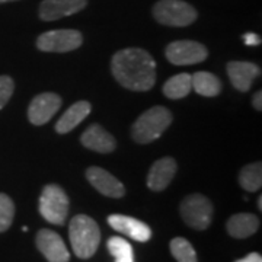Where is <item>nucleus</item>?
Segmentation results:
<instances>
[{
  "label": "nucleus",
  "instance_id": "3",
  "mask_svg": "<svg viewBox=\"0 0 262 262\" xmlns=\"http://www.w3.org/2000/svg\"><path fill=\"white\" fill-rule=\"evenodd\" d=\"M172 124V113L165 106H151L131 125V137L136 143L149 144L158 140Z\"/></svg>",
  "mask_w": 262,
  "mask_h": 262
},
{
  "label": "nucleus",
  "instance_id": "30",
  "mask_svg": "<svg viewBox=\"0 0 262 262\" xmlns=\"http://www.w3.org/2000/svg\"><path fill=\"white\" fill-rule=\"evenodd\" d=\"M8 2H16V0H0V3H8Z\"/></svg>",
  "mask_w": 262,
  "mask_h": 262
},
{
  "label": "nucleus",
  "instance_id": "7",
  "mask_svg": "<svg viewBox=\"0 0 262 262\" xmlns=\"http://www.w3.org/2000/svg\"><path fill=\"white\" fill-rule=\"evenodd\" d=\"M35 44L44 53H69L83 44V35L77 29H54L41 34Z\"/></svg>",
  "mask_w": 262,
  "mask_h": 262
},
{
  "label": "nucleus",
  "instance_id": "16",
  "mask_svg": "<svg viewBox=\"0 0 262 262\" xmlns=\"http://www.w3.org/2000/svg\"><path fill=\"white\" fill-rule=\"evenodd\" d=\"M80 143L86 149L94 150L98 153H113L117 147V141L114 139L113 134L103 128L99 124H92L89 125L83 134L80 136Z\"/></svg>",
  "mask_w": 262,
  "mask_h": 262
},
{
  "label": "nucleus",
  "instance_id": "4",
  "mask_svg": "<svg viewBox=\"0 0 262 262\" xmlns=\"http://www.w3.org/2000/svg\"><path fill=\"white\" fill-rule=\"evenodd\" d=\"M151 12L153 18L166 27H188L198 18L195 8L184 0H159Z\"/></svg>",
  "mask_w": 262,
  "mask_h": 262
},
{
  "label": "nucleus",
  "instance_id": "20",
  "mask_svg": "<svg viewBox=\"0 0 262 262\" xmlns=\"http://www.w3.org/2000/svg\"><path fill=\"white\" fill-rule=\"evenodd\" d=\"M192 91V82L189 73H179L172 76L166 83L163 84L162 92L169 99H182Z\"/></svg>",
  "mask_w": 262,
  "mask_h": 262
},
{
  "label": "nucleus",
  "instance_id": "11",
  "mask_svg": "<svg viewBox=\"0 0 262 262\" xmlns=\"http://www.w3.org/2000/svg\"><path fill=\"white\" fill-rule=\"evenodd\" d=\"M88 6V0H42L38 9L41 20L51 22L72 16Z\"/></svg>",
  "mask_w": 262,
  "mask_h": 262
},
{
  "label": "nucleus",
  "instance_id": "25",
  "mask_svg": "<svg viewBox=\"0 0 262 262\" xmlns=\"http://www.w3.org/2000/svg\"><path fill=\"white\" fill-rule=\"evenodd\" d=\"M15 91V82L10 76H0V110L5 108V105L9 102V99Z\"/></svg>",
  "mask_w": 262,
  "mask_h": 262
},
{
  "label": "nucleus",
  "instance_id": "27",
  "mask_svg": "<svg viewBox=\"0 0 262 262\" xmlns=\"http://www.w3.org/2000/svg\"><path fill=\"white\" fill-rule=\"evenodd\" d=\"M234 262H262V256L259 255V253L252 252V253H249V255H246V256L242 258V259H237V261H234Z\"/></svg>",
  "mask_w": 262,
  "mask_h": 262
},
{
  "label": "nucleus",
  "instance_id": "12",
  "mask_svg": "<svg viewBox=\"0 0 262 262\" xmlns=\"http://www.w3.org/2000/svg\"><path fill=\"white\" fill-rule=\"evenodd\" d=\"M86 178L91 182V185L98 189L102 195L111 198H121L125 195V187L122 185L121 181H118L113 173L99 166L88 168Z\"/></svg>",
  "mask_w": 262,
  "mask_h": 262
},
{
  "label": "nucleus",
  "instance_id": "29",
  "mask_svg": "<svg viewBox=\"0 0 262 262\" xmlns=\"http://www.w3.org/2000/svg\"><path fill=\"white\" fill-rule=\"evenodd\" d=\"M258 208H259V210H262V196H259V198H258Z\"/></svg>",
  "mask_w": 262,
  "mask_h": 262
},
{
  "label": "nucleus",
  "instance_id": "9",
  "mask_svg": "<svg viewBox=\"0 0 262 262\" xmlns=\"http://www.w3.org/2000/svg\"><path fill=\"white\" fill-rule=\"evenodd\" d=\"M61 98L53 92L37 95L28 106V120L34 125L47 124L61 106Z\"/></svg>",
  "mask_w": 262,
  "mask_h": 262
},
{
  "label": "nucleus",
  "instance_id": "19",
  "mask_svg": "<svg viewBox=\"0 0 262 262\" xmlns=\"http://www.w3.org/2000/svg\"><path fill=\"white\" fill-rule=\"evenodd\" d=\"M192 89L196 94L207 98H214L222 92V82L213 73L208 72H196L191 75Z\"/></svg>",
  "mask_w": 262,
  "mask_h": 262
},
{
  "label": "nucleus",
  "instance_id": "22",
  "mask_svg": "<svg viewBox=\"0 0 262 262\" xmlns=\"http://www.w3.org/2000/svg\"><path fill=\"white\" fill-rule=\"evenodd\" d=\"M108 251L114 256L115 262H134L133 246L128 241L122 239L120 236H113L108 241Z\"/></svg>",
  "mask_w": 262,
  "mask_h": 262
},
{
  "label": "nucleus",
  "instance_id": "8",
  "mask_svg": "<svg viewBox=\"0 0 262 262\" xmlns=\"http://www.w3.org/2000/svg\"><path fill=\"white\" fill-rule=\"evenodd\" d=\"M165 56L172 64L192 66L203 63L208 57V50L201 42L181 39L169 44L165 50Z\"/></svg>",
  "mask_w": 262,
  "mask_h": 262
},
{
  "label": "nucleus",
  "instance_id": "10",
  "mask_svg": "<svg viewBox=\"0 0 262 262\" xmlns=\"http://www.w3.org/2000/svg\"><path fill=\"white\" fill-rule=\"evenodd\" d=\"M35 244L39 252L48 262H69L70 253L61 236L50 229H41L37 233Z\"/></svg>",
  "mask_w": 262,
  "mask_h": 262
},
{
  "label": "nucleus",
  "instance_id": "26",
  "mask_svg": "<svg viewBox=\"0 0 262 262\" xmlns=\"http://www.w3.org/2000/svg\"><path fill=\"white\" fill-rule=\"evenodd\" d=\"M242 38H244L245 44L249 46V47H255V46H259L261 44V37L256 35V34H253V32H248Z\"/></svg>",
  "mask_w": 262,
  "mask_h": 262
},
{
  "label": "nucleus",
  "instance_id": "13",
  "mask_svg": "<svg viewBox=\"0 0 262 262\" xmlns=\"http://www.w3.org/2000/svg\"><path fill=\"white\" fill-rule=\"evenodd\" d=\"M226 70L234 89L239 92H248L253 80L261 76V67L252 61H229Z\"/></svg>",
  "mask_w": 262,
  "mask_h": 262
},
{
  "label": "nucleus",
  "instance_id": "2",
  "mask_svg": "<svg viewBox=\"0 0 262 262\" xmlns=\"http://www.w3.org/2000/svg\"><path fill=\"white\" fill-rule=\"evenodd\" d=\"M69 237L76 256L80 259H89L99 248L101 230L94 219L86 214H77L70 222Z\"/></svg>",
  "mask_w": 262,
  "mask_h": 262
},
{
  "label": "nucleus",
  "instance_id": "15",
  "mask_svg": "<svg viewBox=\"0 0 262 262\" xmlns=\"http://www.w3.org/2000/svg\"><path fill=\"white\" fill-rule=\"evenodd\" d=\"M178 170V165L173 158H162L156 160L149 170L147 175V187L151 191H163L166 189L168 185L172 182V179L175 178V173Z\"/></svg>",
  "mask_w": 262,
  "mask_h": 262
},
{
  "label": "nucleus",
  "instance_id": "5",
  "mask_svg": "<svg viewBox=\"0 0 262 262\" xmlns=\"http://www.w3.org/2000/svg\"><path fill=\"white\" fill-rule=\"evenodd\" d=\"M69 196L61 187L56 184L46 185L39 196V213L51 225H64L69 214Z\"/></svg>",
  "mask_w": 262,
  "mask_h": 262
},
{
  "label": "nucleus",
  "instance_id": "1",
  "mask_svg": "<svg viewBox=\"0 0 262 262\" xmlns=\"http://www.w3.org/2000/svg\"><path fill=\"white\" fill-rule=\"evenodd\" d=\"M111 72L118 83L134 92L150 91L156 83V61L143 48H124L111 60Z\"/></svg>",
  "mask_w": 262,
  "mask_h": 262
},
{
  "label": "nucleus",
  "instance_id": "14",
  "mask_svg": "<svg viewBox=\"0 0 262 262\" xmlns=\"http://www.w3.org/2000/svg\"><path fill=\"white\" fill-rule=\"evenodd\" d=\"M108 225L114 230L128 236L137 242H147L151 237V229L140 220L124 214H111L108 217Z\"/></svg>",
  "mask_w": 262,
  "mask_h": 262
},
{
  "label": "nucleus",
  "instance_id": "24",
  "mask_svg": "<svg viewBox=\"0 0 262 262\" xmlns=\"http://www.w3.org/2000/svg\"><path fill=\"white\" fill-rule=\"evenodd\" d=\"M13 217H15V204L12 198L0 192V233L6 232L12 226Z\"/></svg>",
  "mask_w": 262,
  "mask_h": 262
},
{
  "label": "nucleus",
  "instance_id": "23",
  "mask_svg": "<svg viewBox=\"0 0 262 262\" xmlns=\"http://www.w3.org/2000/svg\"><path fill=\"white\" fill-rule=\"evenodd\" d=\"M170 253L178 262H198L194 246L185 237H175L170 241Z\"/></svg>",
  "mask_w": 262,
  "mask_h": 262
},
{
  "label": "nucleus",
  "instance_id": "28",
  "mask_svg": "<svg viewBox=\"0 0 262 262\" xmlns=\"http://www.w3.org/2000/svg\"><path fill=\"white\" fill-rule=\"evenodd\" d=\"M252 105L256 111H262V92L261 91H258L256 94L253 95Z\"/></svg>",
  "mask_w": 262,
  "mask_h": 262
},
{
  "label": "nucleus",
  "instance_id": "6",
  "mask_svg": "<svg viewBox=\"0 0 262 262\" xmlns=\"http://www.w3.org/2000/svg\"><path fill=\"white\" fill-rule=\"evenodd\" d=\"M181 217L187 226L195 230H206L213 220V204L207 196L191 194L185 196L179 207Z\"/></svg>",
  "mask_w": 262,
  "mask_h": 262
},
{
  "label": "nucleus",
  "instance_id": "21",
  "mask_svg": "<svg viewBox=\"0 0 262 262\" xmlns=\"http://www.w3.org/2000/svg\"><path fill=\"white\" fill-rule=\"evenodd\" d=\"M239 184L241 187L249 191V192H256L262 187V165L261 162L249 163L241 169L239 173Z\"/></svg>",
  "mask_w": 262,
  "mask_h": 262
},
{
  "label": "nucleus",
  "instance_id": "18",
  "mask_svg": "<svg viewBox=\"0 0 262 262\" xmlns=\"http://www.w3.org/2000/svg\"><path fill=\"white\" fill-rule=\"evenodd\" d=\"M92 111V105L88 101H79L73 103L56 122V131L58 134H66L76 128Z\"/></svg>",
  "mask_w": 262,
  "mask_h": 262
},
{
  "label": "nucleus",
  "instance_id": "17",
  "mask_svg": "<svg viewBox=\"0 0 262 262\" xmlns=\"http://www.w3.org/2000/svg\"><path fill=\"white\" fill-rule=\"evenodd\" d=\"M226 227L234 239H246L259 229V219L252 213H237L227 220Z\"/></svg>",
  "mask_w": 262,
  "mask_h": 262
}]
</instances>
